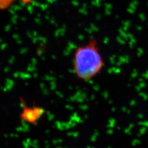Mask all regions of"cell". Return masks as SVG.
I'll use <instances>...</instances> for the list:
<instances>
[{
  "label": "cell",
  "instance_id": "cell-1",
  "mask_svg": "<svg viewBox=\"0 0 148 148\" xmlns=\"http://www.w3.org/2000/svg\"><path fill=\"white\" fill-rule=\"evenodd\" d=\"M103 67L104 60L95 41L79 46L74 53L73 70L78 79L90 80L98 75Z\"/></svg>",
  "mask_w": 148,
  "mask_h": 148
},
{
  "label": "cell",
  "instance_id": "cell-2",
  "mask_svg": "<svg viewBox=\"0 0 148 148\" xmlns=\"http://www.w3.org/2000/svg\"><path fill=\"white\" fill-rule=\"evenodd\" d=\"M21 103L22 110L20 114V119L21 121L32 125L38 123L45 115V109L36 105H27L22 99H21Z\"/></svg>",
  "mask_w": 148,
  "mask_h": 148
},
{
  "label": "cell",
  "instance_id": "cell-3",
  "mask_svg": "<svg viewBox=\"0 0 148 148\" xmlns=\"http://www.w3.org/2000/svg\"><path fill=\"white\" fill-rule=\"evenodd\" d=\"M12 0H0V8H7L11 3Z\"/></svg>",
  "mask_w": 148,
  "mask_h": 148
}]
</instances>
